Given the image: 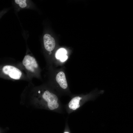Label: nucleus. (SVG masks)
<instances>
[{
  "mask_svg": "<svg viewBox=\"0 0 133 133\" xmlns=\"http://www.w3.org/2000/svg\"><path fill=\"white\" fill-rule=\"evenodd\" d=\"M42 97L49 110H53L58 107V98L55 94L47 90L43 93Z\"/></svg>",
  "mask_w": 133,
  "mask_h": 133,
  "instance_id": "f257e3e1",
  "label": "nucleus"
},
{
  "mask_svg": "<svg viewBox=\"0 0 133 133\" xmlns=\"http://www.w3.org/2000/svg\"><path fill=\"white\" fill-rule=\"evenodd\" d=\"M2 70L4 73L14 79H19L22 75L21 72L20 70L12 66L7 65L4 66Z\"/></svg>",
  "mask_w": 133,
  "mask_h": 133,
  "instance_id": "f03ea898",
  "label": "nucleus"
},
{
  "mask_svg": "<svg viewBox=\"0 0 133 133\" xmlns=\"http://www.w3.org/2000/svg\"><path fill=\"white\" fill-rule=\"evenodd\" d=\"M22 63L27 70L32 72H34V68H37L38 66L35 59L29 55H26L24 57Z\"/></svg>",
  "mask_w": 133,
  "mask_h": 133,
  "instance_id": "7ed1b4c3",
  "label": "nucleus"
},
{
  "mask_svg": "<svg viewBox=\"0 0 133 133\" xmlns=\"http://www.w3.org/2000/svg\"><path fill=\"white\" fill-rule=\"evenodd\" d=\"M44 47L47 50L51 51L54 49L55 44L54 38L50 34H45L43 37Z\"/></svg>",
  "mask_w": 133,
  "mask_h": 133,
  "instance_id": "20e7f679",
  "label": "nucleus"
},
{
  "mask_svg": "<svg viewBox=\"0 0 133 133\" xmlns=\"http://www.w3.org/2000/svg\"><path fill=\"white\" fill-rule=\"evenodd\" d=\"M57 82L60 86L63 89H66L67 87V84L64 73L61 71L56 76Z\"/></svg>",
  "mask_w": 133,
  "mask_h": 133,
  "instance_id": "39448f33",
  "label": "nucleus"
},
{
  "mask_svg": "<svg viewBox=\"0 0 133 133\" xmlns=\"http://www.w3.org/2000/svg\"><path fill=\"white\" fill-rule=\"evenodd\" d=\"M82 98L79 96H76L72 99L68 104L69 108L73 110H76L80 106V102L82 99Z\"/></svg>",
  "mask_w": 133,
  "mask_h": 133,
  "instance_id": "423d86ee",
  "label": "nucleus"
},
{
  "mask_svg": "<svg viewBox=\"0 0 133 133\" xmlns=\"http://www.w3.org/2000/svg\"><path fill=\"white\" fill-rule=\"evenodd\" d=\"M66 50L64 48H61L57 51L55 54V56L57 59L60 60L62 62H63L67 59L68 56L66 55Z\"/></svg>",
  "mask_w": 133,
  "mask_h": 133,
  "instance_id": "0eeeda50",
  "label": "nucleus"
},
{
  "mask_svg": "<svg viewBox=\"0 0 133 133\" xmlns=\"http://www.w3.org/2000/svg\"><path fill=\"white\" fill-rule=\"evenodd\" d=\"M15 1L16 3L19 4V6L22 8H24L26 6V0H15Z\"/></svg>",
  "mask_w": 133,
  "mask_h": 133,
  "instance_id": "6e6552de",
  "label": "nucleus"
},
{
  "mask_svg": "<svg viewBox=\"0 0 133 133\" xmlns=\"http://www.w3.org/2000/svg\"><path fill=\"white\" fill-rule=\"evenodd\" d=\"M64 133H70L69 132H64Z\"/></svg>",
  "mask_w": 133,
  "mask_h": 133,
  "instance_id": "1a4fd4ad",
  "label": "nucleus"
},
{
  "mask_svg": "<svg viewBox=\"0 0 133 133\" xmlns=\"http://www.w3.org/2000/svg\"><path fill=\"white\" fill-rule=\"evenodd\" d=\"M50 53H49V54H50L51 53V51H50Z\"/></svg>",
  "mask_w": 133,
  "mask_h": 133,
  "instance_id": "9d476101",
  "label": "nucleus"
}]
</instances>
